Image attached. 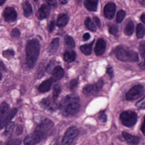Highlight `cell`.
<instances>
[{
	"mask_svg": "<svg viewBox=\"0 0 145 145\" xmlns=\"http://www.w3.org/2000/svg\"><path fill=\"white\" fill-rule=\"evenodd\" d=\"M40 50V43L37 39H33L28 42L26 46V63L29 69H32L35 65Z\"/></svg>",
	"mask_w": 145,
	"mask_h": 145,
	"instance_id": "cell-2",
	"label": "cell"
},
{
	"mask_svg": "<svg viewBox=\"0 0 145 145\" xmlns=\"http://www.w3.org/2000/svg\"><path fill=\"white\" fill-rule=\"evenodd\" d=\"M64 42L65 45L69 48L75 47V43L73 38L69 35L65 36L64 38Z\"/></svg>",
	"mask_w": 145,
	"mask_h": 145,
	"instance_id": "cell-31",
	"label": "cell"
},
{
	"mask_svg": "<svg viewBox=\"0 0 145 145\" xmlns=\"http://www.w3.org/2000/svg\"><path fill=\"white\" fill-rule=\"evenodd\" d=\"M14 54L13 49H8L3 52V56L5 58L10 59L14 56Z\"/></svg>",
	"mask_w": 145,
	"mask_h": 145,
	"instance_id": "cell-33",
	"label": "cell"
},
{
	"mask_svg": "<svg viewBox=\"0 0 145 145\" xmlns=\"http://www.w3.org/2000/svg\"><path fill=\"white\" fill-rule=\"evenodd\" d=\"M122 134L125 140L131 144L134 145L138 144L140 141V138L138 136H134L125 132H123Z\"/></svg>",
	"mask_w": 145,
	"mask_h": 145,
	"instance_id": "cell-17",
	"label": "cell"
},
{
	"mask_svg": "<svg viewBox=\"0 0 145 145\" xmlns=\"http://www.w3.org/2000/svg\"><path fill=\"white\" fill-rule=\"evenodd\" d=\"M90 37V35H89L88 33H86L83 35V39L84 40L87 41L89 39Z\"/></svg>",
	"mask_w": 145,
	"mask_h": 145,
	"instance_id": "cell-47",
	"label": "cell"
},
{
	"mask_svg": "<svg viewBox=\"0 0 145 145\" xmlns=\"http://www.w3.org/2000/svg\"><path fill=\"white\" fill-rule=\"evenodd\" d=\"M54 63L53 61H51L48 65L47 66L46 68V72L48 73H51V72H52L53 71L55 67H54Z\"/></svg>",
	"mask_w": 145,
	"mask_h": 145,
	"instance_id": "cell-37",
	"label": "cell"
},
{
	"mask_svg": "<svg viewBox=\"0 0 145 145\" xmlns=\"http://www.w3.org/2000/svg\"><path fill=\"white\" fill-rule=\"evenodd\" d=\"M136 35L138 39L143 38L145 35V28L142 24H138L137 25Z\"/></svg>",
	"mask_w": 145,
	"mask_h": 145,
	"instance_id": "cell-29",
	"label": "cell"
},
{
	"mask_svg": "<svg viewBox=\"0 0 145 145\" xmlns=\"http://www.w3.org/2000/svg\"><path fill=\"white\" fill-rule=\"evenodd\" d=\"M23 131H24V128L23 126L21 125H18L16 127L15 133L17 135H20L23 133Z\"/></svg>",
	"mask_w": 145,
	"mask_h": 145,
	"instance_id": "cell-43",
	"label": "cell"
},
{
	"mask_svg": "<svg viewBox=\"0 0 145 145\" xmlns=\"http://www.w3.org/2000/svg\"><path fill=\"white\" fill-rule=\"evenodd\" d=\"M24 14L26 17L30 16L32 12V7L28 1H25L23 4Z\"/></svg>",
	"mask_w": 145,
	"mask_h": 145,
	"instance_id": "cell-25",
	"label": "cell"
},
{
	"mask_svg": "<svg viewBox=\"0 0 145 145\" xmlns=\"http://www.w3.org/2000/svg\"><path fill=\"white\" fill-rule=\"evenodd\" d=\"M99 0H84V7L89 11H97Z\"/></svg>",
	"mask_w": 145,
	"mask_h": 145,
	"instance_id": "cell-19",
	"label": "cell"
},
{
	"mask_svg": "<svg viewBox=\"0 0 145 145\" xmlns=\"http://www.w3.org/2000/svg\"><path fill=\"white\" fill-rule=\"evenodd\" d=\"M69 16L65 14L61 13L59 15L57 20V25L59 27H64L69 21Z\"/></svg>",
	"mask_w": 145,
	"mask_h": 145,
	"instance_id": "cell-22",
	"label": "cell"
},
{
	"mask_svg": "<svg viewBox=\"0 0 145 145\" xmlns=\"http://www.w3.org/2000/svg\"><path fill=\"white\" fill-rule=\"evenodd\" d=\"M135 29L134 22L132 20H127L125 24L124 32L127 35L130 36L133 33Z\"/></svg>",
	"mask_w": 145,
	"mask_h": 145,
	"instance_id": "cell-20",
	"label": "cell"
},
{
	"mask_svg": "<svg viewBox=\"0 0 145 145\" xmlns=\"http://www.w3.org/2000/svg\"><path fill=\"white\" fill-rule=\"evenodd\" d=\"M47 3L50 6H53L54 7H57V0H46Z\"/></svg>",
	"mask_w": 145,
	"mask_h": 145,
	"instance_id": "cell-45",
	"label": "cell"
},
{
	"mask_svg": "<svg viewBox=\"0 0 145 145\" xmlns=\"http://www.w3.org/2000/svg\"><path fill=\"white\" fill-rule=\"evenodd\" d=\"M135 106H136V107H138V108H141V109H145V96L141 100L138 101L136 103Z\"/></svg>",
	"mask_w": 145,
	"mask_h": 145,
	"instance_id": "cell-39",
	"label": "cell"
},
{
	"mask_svg": "<svg viewBox=\"0 0 145 145\" xmlns=\"http://www.w3.org/2000/svg\"><path fill=\"white\" fill-rule=\"evenodd\" d=\"M21 144V140L17 138H13L9 140L3 145H20Z\"/></svg>",
	"mask_w": 145,
	"mask_h": 145,
	"instance_id": "cell-36",
	"label": "cell"
},
{
	"mask_svg": "<svg viewBox=\"0 0 145 145\" xmlns=\"http://www.w3.org/2000/svg\"><path fill=\"white\" fill-rule=\"evenodd\" d=\"M44 133L36 129L34 132L27 135L24 140V145H35L40 142L45 136Z\"/></svg>",
	"mask_w": 145,
	"mask_h": 145,
	"instance_id": "cell-5",
	"label": "cell"
},
{
	"mask_svg": "<svg viewBox=\"0 0 145 145\" xmlns=\"http://www.w3.org/2000/svg\"><path fill=\"white\" fill-rule=\"evenodd\" d=\"M53 80L52 79H48L43 81L39 85V91L41 93H46L50 90L52 83Z\"/></svg>",
	"mask_w": 145,
	"mask_h": 145,
	"instance_id": "cell-21",
	"label": "cell"
},
{
	"mask_svg": "<svg viewBox=\"0 0 145 145\" xmlns=\"http://www.w3.org/2000/svg\"><path fill=\"white\" fill-rule=\"evenodd\" d=\"M116 11V6L114 3L110 2L107 3L104 8V14L106 18L109 19H112L114 18Z\"/></svg>",
	"mask_w": 145,
	"mask_h": 145,
	"instance_id": "cell-13",
	"label": "cell"
},
{
	"mask_svg": "<svg viewBox=\"0 0 145 145\" xmlns=\"http://www.w3.org/2000/svg\"><path fill=\"white\" fill-rule=\"evenodd\" d=\"M40 105L42 108L48 111H55L59 108V105L50 97L43 99L40 102Z\"/></svg>",
	"mask_w": 145,
	"mask_h": 145,
	"instance_id": "cell-8",
	"label": "cell"
},
{
	"mask_svg": "<svg viewBox=\"0 0 145 145\" xmlns=\"http://www.w3.org/2000/svg\"><path fill=\"white\" fill-rule=\"evenodd\" d=\"M140 3V4H141L143 7H145V0H142Z\"/></svg>",
	"mask_w": 145,
	"mask_h": 145,
	"instance_id": "cell-53",
	"label": "cell"
},
{
	"mask_svg": "<svg viewBox=\"0 0 145 145\" xmlns=\"http://www.w3.org/2000/svg\"><path fill=\"white\" fill-rule=\"evenodd\" d=\"M76 54L72 51H67L63 55V58L65 61L67 63H70L74 61L76 59Z\"/></svg>",
	"mask_w": 145,
	"mask_h": 145,
	"instance_id": "cell-23",
	"label": "cell"
},
{
	"mask_svg": "<svg viewBox=\"0 0 145 145\" xmlns=\"http://www.w3.org/2000/svg\"><path fill=\"white\" fill-rule=\"evenodd\" d=\"M79 133L78 129L72 126L68 129L62 141V145H72Z\"/></svg>",
	"mask_w": 145,
	"mask_h": 145,
	"instance_id": "cell-6",
	"label": "cell"
},
{
	"mask_svg": "<svg viewBox=\"0 0 145 145\" xmlns=\"http://www.w3.org/2000/svg\"><path fill=\"white\" fill-rule=\"evenodd\" d=\"M34 1H35L37 2V1H38V0H34Z\"/></svg>",
	"mask_w": 145,
	"mask_h": 145,
	"instance_id": "cell-55",
	"label": "cell"
},
{
	"mask_svg": "<svg viewBox=\"0 0 145 145\" xmlns=\"http://www.w3.org/2000/svg\"><path fill=\"white\" fill-rule=\"evenodd\" d=\"M54 126V123L51 120L47 118L41 122L37 127V129L44 133L46 135Z\"/></svg>",
	"mask_w": 145,
	"mask_h": 145,
	"instance_id": "cell-12",
	"label": "cell"
},
{
	"mask_svg": "<svg viewBox=\"0 0 145 145\" xmlns=\"http://www.w3.org/2000/svg\"><path fill=\"white\" fill-rule=\"evenodd\" d=\"M99 118L101 122L105 123L107 121V116L104 112H101L99 115Z\"/></svg>",
	"mask_w": 145,
	"mask_h": 145,
	"instance_id": "cell-41",
	"label": "cell"
},
{
	"mask_svg": "<svg viewBox=\"0 0 145 145\" xmlns=\"http://www.w3.org/2000/svg\"><path fill=\"white\" fill-rule=\"evenodd\" d=\"M64 71L62 67L59 66H56L52 71V78L54 81H57L60 80L63 77Z\"/></svg>",
	"mask_w": 145,
	"mask_h": 145,
	"instance_id": "cell-18",
	"label": "cell"
},
{
	"mask_svg": "<svg viewBox=\"0 0 145 145\" xmlns=\"http://www.w3.org/2000/svg\"><path fill=\"white\" fill-rule=\"evenodd\" d=\"M2 74L1 73V72H0V80L2 79Z\"/></svg>",
	"mask_w": 145,
	"mask_h": 145,
	"instance_id": "cell-54",
	"label": "cell"
},
{
	"mask_svg": "<svg viewBox=\"0 0 145 145\" xmlns=\"http://www.w3.org/2000/svg\"><path fill=\"white\" fill-rule=\"evenodd\" d=\"M62 91V89L61 87L59 85H55L54 88L53 92L52 99L54 101H56L57 99L58 98L59 96L60 95Z\"/></svg>",
	"mask_w": 145,
	"mask_h": 145,
	"instance_id": "cell-32",
	"label": "cell"
},
{
	"mask_svg": "<svg viewBox=\"0 0 145 145\" xmlns=\"http://www.w3.org/2000/svg\"><path fill=\"white\" fill-rule=\"evenodd\" d=\"M141 21L145 24V13L142 14L140 17Z\"/></svg>",
	"mask_w": 145,
	"mask_h": 145,
	"instance_id": "cell-49",
	"label": "cell"
},
{
	"mask_svg": "<svg viewBox=\"0 0 145 145\" xmlns=\"http://www.w3.org/2000/svg\"><path fill=\"white\" fill-rule=\"evenodd\" d=\"M15 127V123L14 122L9 123L5 128L3 134L6 136H9L12 134Z\"/></svg>",
	"mask_w": 145,
	"mask_h": 145,
	"instance_id": "cell-28",
	"label": "cell"
},
{
	"mask_svg": "<svg viewBox=\"0 0 145 145\" xmlns=\"http://www.w3.org/2000/svg\"><path fill=\"white\" fill-rule=\"evenodd\" d=\"M115 53L117 58L123 62H137L139 61L138 54L125 46H118L115 49Z\"/></svg>",
	"mask_w": 145,
	"mask_h": 145,
	"instance_id": "cell-3",
	"label": "cell"
},
{
	"mask_svg": "<svg viewBox=\"0 0 145 145\" xmlns=\"http://www.w3.org/2000/svg\"><path fill=\"white\" fill-rule=\"evenodd\" d=\"M94 42V40L89 44H85L81 46L80 47V49L81 52L85 55H90L92 53V48H93Z\"/></svg>",
	"mask_w": 145,
	"mask_h": 145,
	"instance_id": "cell-24",
	"label": "cell"
},
{
	"mask_svg": "<svg viewBox=\"0 0 145 145\" xmlns=\"http://www.w3.org/2000/svg\"><path fill=\"white\" fill-rule=\"evenodd\" d=\"M55 27V22L54 20H52L50 21L48 24V31L49 32H52L53 31Z\"/></svg>",
	"mask_w": 145,
	"mask_h": 145,
	"instance_id": "cell-42",
	"label": "cell"
},
{
	"mask_svg": "<svg viewBox=\"0 0 145 145\" xmlns=\"http://www.w3.org/2000/svg\"><path fill=\"white\" fill-rule=\"evenodd\" d=\"M84 24H85L86 27L91 31H95L96 30L95 25L89 17L86 18L85 21H84Z\"/></svg>",
	"mask_w": 145,
	"mask_h": 145,
	"instance_id": "cell-30",
	"label": "cell"
},
{
	"mask_svg": "<svg viewBox=\"0 0 145 145\" xmlns=\"http://www.w3.org/2000/svg\"><path fill=\"white\" fill-rule=\"evenodd\" d=\"M78 84V79L77 78L72 79L71 82H70V89L71 91H73L77 87Z\"/></svg>",
	"mask_w": 145,
	"mask_h": 145,
	"instance_id": "cell-38",
	"label": "cell"
},
{
	"mask_svg": "<svg viewBox=\"0 0 145 145\" xmlns=\"http://www.w3.org/2000/svg\"><path fill=\"white\" fill-rule=\"evenodd\" d=\"M120 119L124 126L129 127L134 126L138 120V115L134 112L126 111L121 113Z\"/></svg>",
	"mask_w": 145,
	"mask_h": 145,
	"instance_id": "cell-4",
	"label": "cell"
},
{
	"mask_svg": "<svg viewBox=\"0 0 145 145\" xmlns=\"http://www.w3.org/2000/svg\"><path fill=\"white\" fill-rule=\"evenodd\" d=\"M9 106L7 103L3 102L0 105V120L8 112Z\"/></svg>",
	"mask_w": 145,
	"mask_h": 145,
	"instance_id": "cell-27",
	"label": "cell"
},
{
	"mask_svg": "<svg viewBox=\"0 0 145 145\" xmlns=\"http://www.w3.org/2000/svg\"><path fill=\"white\" fill-rule=\"evenodd\" d=\"M106 73L110 76L111 78H112L114 76V71L112 67L110 66H108L106 69Z\"/></svg>",
	"mask_w": 145,
	"mask_h": 145,
	"instance_id": "cell-44",
	"label": "cell"
},
{
	"mask_svg": "<svg viewBox=\"0 0 145 145\" xmlns=\"http://www.w3.org/2000/svg\"><path fill=\"white\" fill-rule=\"evenodd\" d=\"M59 39L56 38L54 39L51 42L49 47V51L50 52L54 53L56 52L59 47Z\"/></svg>",
	"mask_w": 145,
	"mask_h": 145,
	"instance_id": "cell-26",
	"label": "cell"
},
{
	"mask_svg": "<svg viewBox=\"0 0 145 145\" xmlns=\"http://www.w3.org/2000/svg\"><path fill=\"white\" fill-rule=\"evenodd\" d=\"M139 51L141 58V61L139 64L140 68L142 70L145 69V41L140 42L139 46Z\"/></svg>",
	"mask_w": 145,
	"mask_h": 145,
	"instance_id": "cell-16",
	"label": "cell"
},
{
	"mask_svg": "<svg viewBox=\"0 0 145 145\" xmlns=\"http://www.w3.org/2000/svg\"><path fill=\"white\" fill-rule=\"evenodd\" d=\"M109 31L111 35L114 36L117 35L119 32L118 26L116 24L111 25L109 27Z\"/></svg>",
	"mask_w": 145,
	"mask_h": 145,
	"instance_id": "cell-35",
	"label": "cell"
},
{
	"mask_svg": "<svg viewBox=\"0 0 145 145\" xmlns=\"http://www.w3.org/2000/svg\"><path fill=\"white\" fill-rule=\"evenodd\" d=\"M18 112L17 108H13L8 112L0 120V129H3L6 127L11 121L13 119Z\"/></svg>",
	"mask_w": 145,
	"mask_h": 145,
	"instance_id": "cell-10",
	"label": "cell"
},
{
	"mask_svg": "<svg viewBox=\"0 0 145 145\" xmlns=\"http://www.w3.org/2000/svg\"><path fill=\"white\" fill-rule=\"evenodd\" d=\"M93 20L97 26L100 28L101 26V24L100 20L99 19L98 17H94L93 18Z\"/></svg>",
	"mask_w": 145,
	"mask_h": 145,
	"instance_id": "cell-46",
	"label": "cell"
},
{
	"mask_svg": "<svg viewBox=\"0 0 145 145\" xmlns=\"http://www.w3.org/2000/svg\"><path fill=\"white\" fill-rule=\"evenodd\" d=\"M79 97L75 94L69 95L64 97L59 104V109L63 116H72L79 110Z\"/></svg>",
	"mask_w": 145,
	"mask_h": 145,
	"instance_id": "cell-1",
	"label": "cell"
},
{
	"mask_svg": "<svg viewBox=\"0 0 145 145\" xmlns=\"http://www.w3.org/2000/svg\"><path fill=\"white\" fill-rule=\"evenodd\" d=\"M51 11L50 5L42 4L39 8L37 14V18L40 20H43L47 18Z\"/></svg>",
	"mask_w": 145,
	"mask_h": 145,
	"instance_id": "cell-14",
	"label": "cell"
},
{
	"mask_svg": "<svg viewBox=\"0 0 145 145\" xmlns=\"http://www.w3.org/2000/svg\"><path fill=\"white\" fill-rule=\"evenodd\" d=\"M106 48V43L103 39H99L96 42L95 48V52L97 56H101L104 54Z\"/></svg>",
	"mask_w": 145,
	"mask_h": 145,
	"instance_id": "cell-15",
	"label": "cell"
},
{
	"mask_svg": "<svg viewBox=\"0 0 145 145\" xmlns=\"http://www.w3.org/2000/svg\"><path fill=\"white\" fill-rule=\"evenodd\" d=\"M144 91V86L140 84L135 85L126 93L125 98L127 101L135 100L142 96Z\"/></svg>",
	"mask_w": 145,
	"mask_h": 145,
	"instance_id": "cell-7",
	"label": "cell"
},
{
	"mask_svg": "<svg viewBox=\"0 0 145 145\" xmlns=\"http://www.w3.org/2000/svg\"><path fill=\"white\" fill-rule=\"evenodd\" d=\"M104 84L103 80H101L92 84L86 85L83 89V92L86 95L93 94L98 93L102 88Z\"/></svg>",
	"mask_w": 145,
	"mask_h": 145,
	"instance_id": "cell-9",
	"label": "cell"
},
{
	"mask_svg": "<svg viewBox=\"0 0 145 145\" xmlns=\"http://www.w3.org/2000/svg\"><path fill=\"white\" fill-rule=\"evenodd\" d=\"M3 16L7 22L12 23L17 19V13L12 7H7L3 11Z\"/></svg>",
	"mask_w": 145,
	"mask_h": 145,
	"instance_id": "cell-11",
	"label": "cell"
},
{
	"mask_svg": "<svg viewBox=\"0 0 145 145\" xmlns=\"http://www.w3.org/2000/svg\"><path fill=\"white\" fill-rule=\"evenodd\" d=\"M6 1V0H0V6L3 5Z\"/></svg>",
	"mask_w": 145,
	"mask_h": 145,
	"instance_id": "cell-52",
	"label": "cell"
},
{
	"mask_svg": "<svg viewBox=\"0 0 145 145\" xmlns=\"http://www.w3.org/2000/svg\"><path fill=\"white\" fill-rule=\"evenodd\" d=\"M61 3L63 4H65L68 3L69 0H59Z\"/></svg>",
	"mask_w": 145,
	"mask_h": 145,
	"instance_id": "cell-50",
	"label": "cell"
},
{
	"mask_svg": "<svg viewBox=\"0 0 145 145\" xmlns=\"http://www.w3.org/2000/svg\"><path fill=\"white\" fill-rule=\"evenodd\" d=\"M0 67L3 70H6V68L5 67V65L1 62H0Z\"/></svg>",
	"mask_w": 145,
	"mask_h": 145,
	"instance_id": "cell-51",
	"label": "cell"
},
{
	"mask_svg": "<svg viewBox=\"0 0 145 145\" xmlns=\"http://www.w3.org/2000/svg\"><path fill=\"white\" fill-rule=\"evenodd\" d=\"M141 130L143 133L145 135V116L144 117V122H143L142 126H141Z\"/></svg>",
	"mask_w": 145,
	"mask_h": 145,
	"instance_id": "cell-48",
	"label": "cell"
},
{
	"mask_svg": "<svg viewBox=\"0 0 145 145\" xmlns=\"http://www.w3.org/2000/svg\"><path fill=\"white\" fill-rule=\"evenodd\" d=\"M20 31L18 28H14L12 30V35L13 37L18 38L20 36Z\"/></svg>",
	"mask_w": 145,
	"mask_h": 145,
	"instance_id": "cell-40",
	"label": "cell"
},
{
	"mask_svg": "<svg viewBox=\"0 0 145 145\" xmlns=\"http://www.w3.org/2000/svg\"><path fill=\"white\" fill-rule=\"evenodd\" d=\"M126 15V12L123 10H121L118 12L117 14L116 20L118 23H121L122 22Z\"/></svg>",
	"mask_w": 145,
	"mask_h": 145,
	"instance_id": "cell-34",
	"label": "cell"
}]
</instances>
